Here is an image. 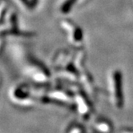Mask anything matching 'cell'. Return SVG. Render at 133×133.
I'll return each instance as SVG.
<instances>
[{
	"label": "cell",
	"mask_w": 133,
	"mask_h": 133,
	"mask_svg": "<svg viewBox=\"0 0 133 133\" xmlns=\"http://www.w3.org/2000/svg\"><path fill=\"white\" fill-rule=\"evenodd\" d=\"M75 2H76V0H66V3H63V5L62 7H61L62 11H63V13L68 12V11L71 10V9L72 6L74 5V3H75Z\"/></svg>",
	"instance_id": "1"
},
{
	"label": "cell",
	"mask_w": 133,
	"mask_h": 133,
	"mask_svg": "<svg viewBox=\"0 0 133 133\" xmlns=\"http://www.w3.org/2000/svg\"><path fill=\"white\" fill-rule=\"evenodd\" d=\"M73 37L75 41H80L83 39V31L78 26L75 28V31L73 34Z\"/></svg>",
	"instance_id": "2"
}]
</instances>
